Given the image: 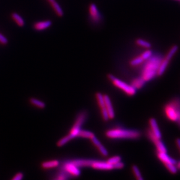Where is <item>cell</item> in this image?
<instances>
[{
    "mask_svg": "<svg viewBox=\"0 0 180 180\" xmlns=\"http://www.w3.org/2000/svg\"><path fill=\"white\" fill-rule=\"evenodd\" d=\"M170 103L174 107L176 114H177V120L176 121L180 127V98H175L171 100Z\"/></svg>",
    "mask_w": 180,
    "mask_h": 180,
    "instance_id": "obj_15",
    "label": "cell"
},
{
    "mask_svg": "<svg viewBox=\"0 0 180 180\" xmlns=\"http://www.w3.org/2000/svg\"><path fill=\"white\" fill-rule=\"evenodd\" d=\"M98 150H99L100 153L103 156H108V154H109L108 151L104 148V146L103 145H101L99 148H98Z\"/></svg>",
    "mask_w": 180,
    "mask_h": 180,
    "instance_id": "obj_30",
    "label": "cell"
},
{
    "mask_svg": "<svg viewBox=\"0 0 180 180\" xmlns=\"http://www.w3.org/2000/svg\"><path fill=\"white\" fill-rule=\"evenodd\" d=\"M176 144L180 151V138H177L176 140Z\"/></svg>",
    "mask_w": 180,
    "mask_h": 180,
    "instance_id": "obj_35",
    "label": "cell"
},
{
    "mask_svg": "<svg viewBox=\"0 0 180 180\" xmlns=\"http://www.w3.org/2000/svg\"><path fill=\"white\" fill-rule=\"evenodd\" d=\"M62 171L68 174L69 176L78 177L80 176V171L79 167H76L70 161L67 162L64 164L62 167Z\"/></svg>",
    "mask_w": 180,
    "mask_h": 180,
    "instance_id": "obj_8",
    "label": "cell"
},
{
    "mask_svg": "<svg viewBox=\"0 0 180 180\" xmlns=\"http://www.w3.org/2000/svg\"><path fill=\"white\" fill-rule=\"evenodd\" d=\"M124 167V164L121 162V161L116 163V164H114L113 165V167L114 169H122Z\"/></svg>",
    "mask_w": 180,
    "mask_h": 180,
    "instance_id": "obj_33",
    "label": "cell"
},
{
    "mask_svg": "<svg viewBox=\"0 0 180 180\" xmlns=\"http://www.w3.org/2000/svg\"><path fill=\"white\" fill-rule=\"evenodd\" d=\"M158 157L164 164V163H172L174 164H177V161L170 158V156L167 154V153L158 152Z\"/></svg>",
    "mask_w": 180,
    "mask_h": 180,
    "instance_id": "obj_17",
    "label": "cell"
},
{
    "mask_svg": "<svg viewBox=\"0 0 180 180\" xmlns=\"http://www.w3.org/2000/svg\"><path fill=\"white\" fill-rule=\"evenodd\" d=\"M95 160L90 159H76L70 161V163L78 167H92V164Z\"/></svg>",
    "mask_w": 180,
    "mask_h": 180,
    "instance_id": "obj_13",
    "label": "cell"
},
{
    "mask_svg": "<svg viewBox=\"0 0 180 180\" xmlns=\"http://www.w3.org/2000/svg\"><path fill=\"white\" fill-rule=\"evenodd\" d=\"M178 1H180V0H178Z\"/></svg>",
    "mask_w": 180,
    "mask_h": 180,
    "instance_id": "obj_38",
    "label": "cell"
},
{
    "mask_svg": "<svg viewBox=\"0 0 180 180\" xmlns=\"http://www.w3.org/2000/svg\"><path fill=\"white\" fill-rule=\"evenodd\" d=\"M147 134L148 135L149 138L150 140H152L154 144L155 145L158 152H163V153H167V149L165 146V145H164V143H163V142L161 140V139H159L158 138H157L154 134L153 133V132L150 129H149L147 130Z\"/></svg>",
    "mask_w": 180,
    "mask_h": 180,
    "instance_id": "obj_6",
    "label": "cell"
},
{
    "mask_svg": "<svg viewBox=\"0 0 180 180\" xmlns=\"http://www.w3.org/2000/svg\"><path fill=\"white\" fill-rule=\"evenodd\" d=\"M121 160V158L120 156H113L112 158H111L107 161L110 163L112 165H114V164H116V163L120 161Z\"/></svg>",
    "mask_w": 180,
    "mask_h": 180,
    "instance_id": "obj_29",
    "label": "cell"
},
{
    "mask_svg": "<svg viewBox=\"0 0 180 180\" xmlns=\"http://www.w3.org/2000/svg\"><path fill=\"white\" fill-rule=\"evenodd\" d=\"M109 78L111 80L113 84L116 86L117 88L123 90L125 93L129 96H134L136 93V89H135L131 85H128L125 82L120 80L114 76L112 75L109 74L108 75Z\"/></svg>",
    "mask_w": 180,
    "mask_h": 180,
    "instance_id": "obj_3",
    "label": "cell"
},
{
    "mask_svg": "<svg viewBox=\"0 0 180 180\" xmlns=\"http://www.w3.org/2000/svg\"><path fill=\"white\" fill-rule=\"evenodd\" d=\"M177 169H178V170H180V161L179 162H178V163H177Z\"/></svg>",
    "mask_w": 180,
    "mask_h": 180,
    "instance_id": "obj_37",
    "label": "cell"
},
{
    "mask_svg": "<svg viewBox=\"0 0 180 180\" xmlns=\"http://www.w3.org/2000/svg\"><path fill=\"white\" fill-rule=\"evenodd\" d=\"M23 178V174L22 172H18L17 173L14 177L12 178V180H20Z\"/></svg>",
    "mask_w": 180,
    "mask_h": 180,
    "instance_id": "obj_34",
    "label": "cell"
},
{
    "mask_svg": "<svg viewBox=\"0 0 180 180\" xmlns=\"http://www.w3.org/2000/svg\"><path fill=\"white\" fill-rule=\"evenodd\" d=\"M144 60L143 59V58L140 56V57H137L135 58H134L133 60H131L130 62V65L134 67V66H137L138 65H140V64H142Z\"/></svg>",
    "mask_w": 180,
    "mask_h": 180,
    "instance_id": "obj_26",
    "label": "cell"
},
{
    "mask_svg": "<svg viewBox=\"0 0 180 180\" xmlns=\"http://www.w3.org/2000/svg\"><path fill=\"white\" fill-rule=\"evenodd\" d=\"M132 171H133L136 178H137V180H142L143 179L142 175H141L140 169H138V167L136 166H135V165L132 166Z\"/></svg>",
    "mask_w": 180,
    "mask_h": 180,
    "instance_id": "obj_25",
    "label": "cell"
},
{
    "mask_svg": "<svg viewBox=\"0 0 180 180\" xmlns=\"http://www.w3.org/2000/svg\"><path fill=\"white\" fill-rule=\"evenodd\" d=\"M89 13L92 20L96 22L101 20V16L97 7L95 4H92L89 6Z\"/></svg>",
    "mask_w": 180,
    "mask_h": 180,
    "instance_id": "obj_12",
    "label": "cell"
},
{
    "mask_svg": "<svg viewBox=\"0 0 180 180\" xmlns=\"http://www.w3.org/2000/svg\"><path fill=\"white\" fill-rule=\"evenodd\" d=\"M164 111L167 117L172 121H176L177 120V114L176 111L173 107V106L170 102L167 104L164 107Z\"/></svg>",
    "mask_w": 180,
    "mask_h": 180,
    "instance_id": "obj_10",
    "label": "cell"
},
{
    "mask_svg": "<svg viewBox=\"0 0 180 180\" xmlns=\"http://www.w3.org/2000/svg\"><path fill=\"white\" fill-rule=\"evenodd\" d=\"M178 50V46H174L171 47V49H170V51H169L168 54H167L166 57L163 58L162 60V61L161 62L160 64V68L158 71V75L159 76L162 75L164 72H165V70H166L169 62L170 60L172 58V57L174 56V55L176 54V52Z\"/></svg>",
    "mask_w": 180,
    "mask_h": 180,
    "instance_id": "obj_5",
    "label": "cell"
},
{
    "mask_svg": "<svg viewBox=\"0 0 180 180\" xmlns=\"http://www.w3.org/2000/svg\"><path fill=\"white\" fill-rule=\"evenodd\" d=\"M152 56V51L151 50H146L140 56L144 60H148Z\"/></svg>",
    "mask_w": 180,
    "mask_h": 180,
    "instance_id": "obj_28",
    "label": "cell"
},
{
    "mask_svg": "<svg viewBox=\"0 0 180 180\" xmlns=\"http://www.w3.org/2000/svg\"><path fill=\"white\" fill-rule=\"evenodd\" d=\"M87 117V112L85 111H82L78 114L76 121L70 130V136L74 139V138L78 136V134L81 128L82 125L84 123Z\"/></svg>",
    "mask_w": 180,
    "mask_h": 180,
    "instance_id": "obj_4",
    "label": "cell"
},
{
    "mask_svg": "<svg viewBox=\"0 0 180 180\" xmlns=\"http://www.w3.org/2000/svg\"><path fill=\"white\" fill-rule=\"evenodd\" d=\"M146 81L144 80L142 76L140 78H135L134 80H133L131 83V85L136 89H139L142 88L144 85L145 84Z\"/></svg>",
    "mask_w": 180,
    "mask_h": 180,
    "instance_id": "obj_19",
    "label": "cell"
},
{
    "mask_svg": "<svg viewBox=\"0 0 180 180\" xmlns=\"http://www.w3.org/2000/svg\"><path fill=\"white\" fill-rule=\"evenodd\" d=\"M136 43L138 45L142 46L145 48H150L151 47V44L148 41H146L145 40H142V39H138L136 41Z\"/></svg>",
    "mask_w": 180,
    "mask_h": 180,
    "instance_id": "obj_27",
    "label": "cell"
},
{
    "mask_svg": "<svg viewBox=\"0 0 180 180\" xmlns=\"http://www.w3.org/2000/svg\"><path fill=\"white\" fill-rule=\"evenodd\" d=\"M165 167L167 168V169L170 171V172L172 174H175L177 172L178 169L177 166H175L174 164L172 163H164Z\"/></svg>",
    "mask_w": 180,
    "mask_h": 180,
    "instance_id": "obj_24",
    "label": "cell"
},
{
    "mask_svg": "<svg viewBox=\"0 0 180 180\" xmlns=\"http://www.w3.org/2000/svg\"><path fill=\"white\" fill-rule=\"evenodd\" d=\"M96 96V98H97L99 107H100V109H101L102 117H103V120L107 121H108L110 119V118H109L108 111H107V110L106 107L104 95H103L100 93H97Z\"/></svg>",
    "mask_w": 180,
    "mask_h": 180,
    "instance_id": "obj_7",
    "label": "cell"
},
{
    "mask_svg": "<svg viewBox=\"0 0 180 180\" xmlns=\"http://www.w3.org/2000/svg\"><path fill=\"white\" fill-rule=\"evenodd\" d=\"M8 40L7 39V38L0 33V43L3 45H6L8 44Z\"/></svg>",
    "mask_w": 180,
    "mask_h": 180,
    "instance_id": "obj_32",
    "label": "cell"
},
{
    "mask_svg": "<svg viewBox=\"0 0 180 180\" xmlns=\"http://www.w3.org/2000/svg\"><path fill=\"white\" fill-rule=\"evenodd\" d=\"M60 163L58 160H51L43 162L41 164V167L44 169H50L57 167L59 165Z\"/></svg>",
    "mask_w": 180,
    "mask_h": 180,
    "instance_id": "obj_20",
    "label": "cell"
},
{
    "mask_svg": "<svg viewBox=\"0 0 180 180\" xmlns=\"http://www.w3.org/2000/svg\"><path fill=\"white\" fill-rule=\"evenodd\" d=\"M94 135V134L93 132H90V131H89V130H82L80 129V131H79V132H78V136H77L91 139Z\"/></svg>",
    "mask_w": 180,
    "mask_h": 180,
    "instance_id": "obj_21",
    "label": "cell"
},
{
    "mask_svg": "<svg viewBox=\"0 0 180 180\" xmlns=\"http://www.w3.org/2000/svg\"><path fill=\"white\" fill-rule=\"evenodd\" d=\"M51 25H52V22L51 20H43V21H39V22H35L33 25V28L35 30L43 31L48 29Z\"/></svg>",
    "mask_w": 180,
    "mask_h": 180,
    "instance_id": "obj_11",
    "label": "cell"
},
{
    "mask_svg": "<svg viewBox=\"0 0 180 180\" xmlns=\"http://www.w3.org/2000/svg\"><path fill=\"white\" fill-rule=\"evenodd\" d=\"M106 135L111 139H138L141 133L139 130L116 128L107 130Z\"/></svg>",
    "mask_w": 180,
    "mask_h": 180,
    "instance_id": "obj_2",
    "label": "cell"
},
{
    "mask_svg": "<svg viewBox=\"0 0 180 180\" xmlns=\"http://www.w3.org/2000/svg\"><path fill=\"white\" fill-rule=\"evenodd\" d=\"M30 102L32 104L34 105L35 106L40 109H44L46 107V104L44 102L38 99L34 98H30Z\"/></svg>",
    "mask_w": 180,
    "mask_h": 180,
    "instance_id": "obj_22",
    "label": "cell"
},
{
    "mask_svg": "<svg viewBox=\"0 0 180 180\" xmlns=\"http://www.w3.org/2000/svg\"><path fill=\"white\" fill-rule=\"evenodd\" d=\"M91 140H92V142H93V143L97 147V148H99L100 146H101L102 144L101 143V142H100V141L94 135L91 139Z\"/></svg>",
    "mask_w": 180,
    "mask_h": 180,
    "instance_id": "obj_31",
    "label": "cell"
},
{
    "mask_svg": "<svg viewBox=\"0 0 180 180\" xmlns=\"http://www.w3.org/2000/svg\"><path fill=\"white\" fill-rule=\"evenodd\" d=\"M104 101H105V104H106V109L108 111L109 116L110 119H112L115 117V113L114 109L112 105V103L111 101L110 98L109 97L108 95H104Z\"/></svg>",
    "mask_w": 180,
    "mask_h": 180,
    "instance_id": "obj_16",
    "label": "cell"
},
{
    "mask_svg": "<svg viewBox=\"0 0 180 180\" xmlns=\"http://www.w3.org/2000/svg\"><path fill=\"white\" fill-rule=\"evenodd\" d=\"M71 140H72V138L70 136V135L68 134V135L63 137L62 139H61L60 140H58L57 143V145L58 147H61V146H64V145H65L67 142H68Z\"/></svg>",
    "mask_w": 180,
    "mask_h": 180,
    "instance_id": "obj_23",
    "label": "cell"
},
{
    "mask_svg": "<svg viewBox=\"0 0 180 180\" xmlns=\"http://www.w3.org/2000/svg\"><path fill=\"white\" fill-rule=\"evenodd\" d=\"M160 55L151 56L145 64L142 74V78L146 82L153 79L158 74L160 64L162 61Z\"/></svg>",
    "mask_w": 180,
    "mask_h": 180,
    "instance_id": "obj_1",
    "label": "cell"
},
{
    "mask_svg": "<svg viewBox=\"0 0 180 180\" xmlns=\"http://www.w3.org/2000/svg\"><path fill=\"white\" fill-rule=\"evenodd\" d=\"M10 16L14 21L20 27H23L25 25V22L23 18L16 12H12L10 15Z\"/></svg>",
    "mask_w": 180,
    "mask_h": 180,
    "instance_id": "obj_18",
    "label": "cell"
},
{
    "mask_svg": "<svg viewBox=\"0 0 180 180\" xmlns=\"http://www.w3.org/2000/svg\"><path fill=\"white\" fill-rule=\"evenodd\" d=\"M92 167L98 170H110L114 169L113 165L109 163L107 161H100L95 160L92 165Z\"/></svg>",
    "mask_w": 180,
    "mask_h": 180,
    "instance_id": "obj_9",
    "label": "cell"
},
{
    "mask_svg": "<svg viewBox=\"0 0 180 180\" xmlns=\"http://www.w3.org/2000/svg\"><path fill=\"white\" fill-rule=\"evenodd\" d=\"M47 1L49 2V4L51 5V6H52V5H54L57 2L56 0H47Z\"/></svg>",
    "mask_w": 180,
    "mask_h": 180,
    "instance_id": "obj_36",
    "label": "cell"
},
{
    "mask_svg": "<svg viewBox=\"0 0 180 180\" xmlns=\"http://www.w3.org/2000/svg\"><path fill=\"white\" fill-rule=\"evenodd\" d=\"M149 124L150 125V130L153 132L154 135L158 138H161V134L160 132L158 124L156 120L153 118H150L149 120Z\"/></svg>",
    "mask_w": 180,
    "mask_h": 180,
    "instance_id": "obj_14",
    "label": "cell"
}]
</instances>
